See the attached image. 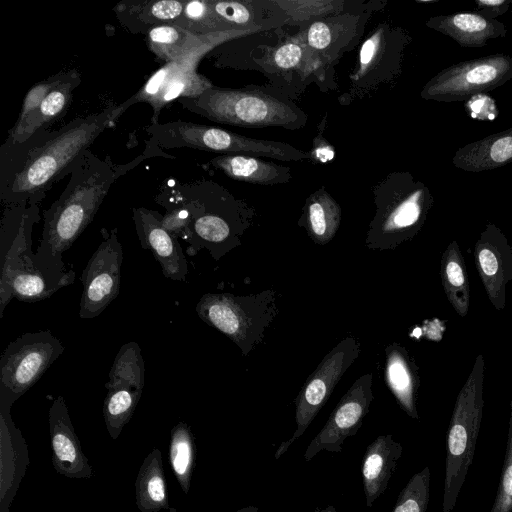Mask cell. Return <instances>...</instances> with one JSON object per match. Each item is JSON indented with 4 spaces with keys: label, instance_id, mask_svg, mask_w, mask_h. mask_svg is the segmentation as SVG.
I'll return each instance as SVG.
<instances>
[{
    "label": "cell",
    "instance_id": "7c38bea8",
    "mask_svg": "<svg viewBox=\"0 0 512 512\" xmlns=\"http://www.w3.org/2000/svg\"><path fill=\"white\" fill-rule=\"evenodd\" d=\"M101 235V243L80 276L83 292L79 316L82 319L99 316L120 292L123 250L117 229L102 228Z\"/></svg>",
    "mask_w": 512,
    "mask_h": 512
},
{
    "label": "cell",
    "instance_id": "6da1fadb",
    "mask_svg": "<svg viewBox=\"0 0 512 512\" xmlns=\"http://www.w3.org/2000/svg\"><path fill=\"white\" fill-rule=\"evenodd\" d=\"M135 103L132 96L121 105L74 119L59 130L41 129L21 144L5 142L1 148L2 205H39L54 184L71 175L94 140Z\"/></svg>",
    "mask_w": 512,
    "mask_h": 512
},
{
    "label": "cell",
    "instance_id": "8d00e7d4",
    "mask_svg": "<svg viewBox=\"0 0 512 512\" xmlns=\"http://www.w3.org/2000/svg\"><path fill=\"white\" fill-rule=\"evenodd\" d=\"M505 458L495 501L490 512H512V399Z\"/></svg>",
    "mask_w": 512,
    "mask_h": 512
},
{
    "label": "cell",
    "instance_id": "1f68e13d",
    "mask_svg": "<svg viewBox=\"0 0 512 512\" xmlns=\"http://www.w3.org/2000/svg\"><path fill=\"white\" fill-rule=\"evenodd\" d=\"M169 457L182 491L188 494L195 466L196 446L191 428L185 422L177 423L171 430Z\"/></svg>",
    "mask_w": 512,
    "mask_h": 512
},
{
    "label": "cell",
    "instance_id": "2e32d148",
    "mask_svg": "<svg viewBox=\"0 0 512 512\" xmlns=\"http://www.w3.org/2000/svg\"><path fill=\"white\" fill-rule=\"evenodd\" d=\"M474 259L488 299L498 311L506 305V285L512 280V248L505 235L488 224L474 246Z\"/></svg>",
    "mask_w": 512,
    "mask_h": 512
},
{
    "label": "cell",
    "instance_id": "d6986e66",
    "mask_svg": "<svg viewBox=\"0 0 512 512\" xmlns=\"http://www.w3.org/2000/svg\"><path fill=\"white\" fill-rule=\"evenodd\" d=\"M161 218L156 211L133 209V220L141 247L152 252L166 278L185 281L188 266L184 252L178 239L164 228Z\"/></svg>",
    "mask_w": 512,
    "mask_h": 512
},
{
    "label": "cell",
    "instance_id": "f1b7e54d",
    "mask_svg": "<svg viewBox=\"0 0 512 512\" xmlns=\"http://www.w3.org/2000/svg\"><path fill=\"white\" fill-rule=\"evenodd\" d=\"M136 505L141 512L163 509L175 512L168 503L162 455L158 448L146 456L135 480Z\"/></svg>",
    "mask_w": 512,
    "mask_h": 512
},
{
    "label": "cell",
    "instance_id": "e0dca14e",
    "mask_svg": "<svg viewBox=\"0 0 512 512\" xmlns=\"http://www.w3.org/2000/svg\"><path fill=\"white\" fill-rule=\"evenodd\" d=\"M504 58H485L464 63L434 78L422 92L425 98L460 97L493 87L510 69Z\"/></svg>",
    "mask_w": 512,
    "mask_h": 512
},
{
    "label": "cell",
    "instance_id": "5b68a950",
    "mask_svg": "<svg viewBox=\"0 0 512 512\" xmlns=\"http://www.w3.org/2000/svg\"><path fill=\"white\" fill-rule=\"evenodd\" d=\"M484 358L479 354L457 395L446 436L442 512H451L472 464L483 411Z\"/></svg>",
    "mask_w": 512,
    "mask_h": 512
},
{
    "label": "cell",
    "instance_id": "44dd1931",
    "mask_svg": "<svg viewBox=\"0 0 512 512\" xmlns=\"http://www.w3.org/2000/svg\"><path fill=\"white\" fill-rule=\"evenodd\" d=\"M212 11L226 30L266 31L287 24L275 0H210Z\"/></svg>",
    "mask_w": 512,
    "mask_h": 512
},
{
    "label": "cell",
    "instance_id": "7a4b0ae2",
    "mask_svg": "<svg viewBox=\"0 0 512 512\" xmlns=\"http://www.w3.org/2000/svg\"><path fill=\"white\" fill-rule=\"evenodd\" d=\"M142 159L116 165L90 149L82 155L59 198L43 213L42 238L33 260L51 283L65 287L74 282L75 272L65 271L62 254L91 223L116 179Z\"/></svg>",
    "mask_w": 512,
    "mask_h": 512
},
{
    "label": "cell",
    "instance_id": "f35d334b",
    "mask_svg": "<svg viewBox=\"0 0 512 512\" xmlns=\"http://www.w3.org/2000/svg\"><path fill=\"white\" fill-rule=\"evenodd\" d=\"M489 159L493 163H503L512 158V136H501L489 145Z\"/></svg>",
    "mask_w": 512,
    "mask_h": 512
},
{
    "label": "cell",
    "instance_id": "836d02e7",
    "mask_svg": "<svg viewBox=\"0 0 512 512\" xmlns=\"http://www.w3.org/2000/svg\"><path fill=\"white\" fill-rule=\"evenodd\" d=\"M305 61L317 63L324 68L323 62L307 46L306 40L297 37L285 41L268 57L269 67L278 71L299 68Z\"/></svg>",
    "mask_w": 512,
    "mask_h": 512
},
{
    "label": "cell",
    "instance_id": "9c48e42d",
    "mask_svg": "<svg viewBox=\"0 0 512 512\" xmlns=\"http://www.w3.org/2000/svg\"><path fill=\"white\" fill-rule=\"evenodd\" d=\"M165 141L171 148L188 147L229 155L268 157L281 161L310 160V153L288 143L254 139L218 127L184 121L170 122Z\"/></svg>",
    "mask_w": 512,
    "mask_h": 512
},
{
    "label": "cell",
    "instance_id": "cb8c5ba5",
    "mask_svg": "<svg viewBox=\"0 0 512 512\" xmlns=\"http://www.w3.org/2000/svg\"><path fill=\"white\" fill-rule=\"evenodd\" d=\"M364 12L352 14L343 13L311 23L306 30L305 40L309 49L323 62L324 59L332 61L339 57L341 50H348V38L357 39V30Z\"/></svg>",
    "mask_w": 512,
    "mask_h": 512
},
{
    "label": "cell",
    "instance_id": "8fae6325",
    "mask_svg": "<svg viewBox=\"0 0 512 512\" xmlns=\"http://www.w3.org/2000/svg\"><path fill=\"white\" fill-rule=\"evenodd\" d=\"M145 383V366L138 343L131 341L119 349L105 384L107 394L103 416L107 431L116 440L130 421L141 398Z\"/></svg>",
    "mask_w": 512,
    "mask_h": 512
},
{
    "label": "cell",
    "instance_id": "ba28073f",
    "mask_svg": "<svg viewBox=\"0 0 512 512\" xmlns=\"http://www.w3.org/2000/svg\"><path fill=\"white\" fill-rule=\"evenodd\" d=\"M64 349L50 330L26 332L10 342L0 358V411H10Z\"/></svg>",
    "mask_w": 512,
    "mask_h": 512
},
{
    "label": "cell",
    "instance_id": "d4e9b609",
    "mask_svg": "<svg viewBox=\"0 0 512 512\" xmlns=\"http://www.w3.org/2000/svg\"><path fill=\"white\" fill-rule=\"evenodd\" d=\"M386 382L401 408L418 419L417 391L420 385L418 367L405 347L392 343L386 349Z\"/></svg>",
    "mask_w": 512,
    "mask_h": 512
},
{
    "label": "cell",
    "instance_id": "7402d4cb",
    "mask_svg": "<svg viewBox=\"0 0 512 512\" xmlns=\"http://www.w3.org/2000/svg\"><path fill=\"white\" fill-rule=\"evenodd\" d=\"M1 493L0 512H9L29 463L27 447L20 431L14 425L10 411H0Z\"/></svg>",
    "mask_w": 512,
    "mask_h": 512
},
{
    "label": "cell",
    "instance_id": "ffe728a7",
    "mask_svg": "<svg viewBox=\"0 0 512 512\" xmlns=\"http://www.w3.org/2000/svg\"><path fill=\"white\" fill-rule=\"evenodd\" d=\"M261 32L257 29L230 30L209 34H197L176 25H161L147 32L149 49L166 63L175 62L202 50L237 38Z\"/></svg>",
    "mask_w": 512,
    "mask_h": 512
},
{
    "label": "cell",
    "instance_id": "ab89813d",
    "mask_svg": "<svg viewBox=\"0 0 512 512\" xmlns=\"http://www.w3.org/2000/svg\"><path fill=\"white\" fill-rule=\"evenodd\" d=\"M309 153L311 157L310 160L322 163L331 161L334 157V149L332 146L326 142L325 139H320L319 137H315L312 151Z\"/></svg>",
    "mask_w": 512,
    "mask_h": 512
},
{
    "label": "cell",
    "instance_id": "b9f144b4",
    "mask_svg": "<svg viewBox=\"0 0 512 512\" xmlns=\"http://www.w3.org/2000/svg\"><path fill=\"white\" fill-rule=\"evenodd\" d=\"M313 512H337V511H336L334 506L329 505V506H327V507H325L323 509H318V510H315Z\"/></svg>",
    "mask_w": 512,
    "mask_h": 512
},
{
    "label": "cell",
    "instance_id": "4dcf8cb0",
    "mask_svg": "<svg viewBox=\"0 0 512 512\" xmlns=\"http://www.w3.org/2000/svg\"><path fill=\"white\" fill-rule=\"evenodd\" d=\"M440 277L449 303L460 317H465L470 305V287L465 260L455 240L442 254Z\"/></svg>",
    "mask_w": 512,
    "mask_h": 512
},
{
    "label": "cell",
    "instance_id": "30bf717a",
    "mask_svg": "<svg viewBox=\"0 0 512 512\" xmlns=\"http://www.w3.org/2000/svg\"><path fill=\"white\" fill-rule=\"evenodd\" d=\"M360 351L358 340L347 337L323 358L295 400L296 430L288 441L280 444L275 453L276 459L280 458L290 445L304 434L320 409L326 404L343 374L357 359Z\"/></svg>",
    "mask_w": 512,
    "mask_h": 512
},
{
    "label": "cell",
    "instance_id": "60d3db41",
    "mask_svg": "<svg viewBox=\"0 0 512 512\" xmlns=\"http://www.w3.org/2000/svg\"><path fill=\"white\" fill-rule=\"evenodd\" d=\"M235 512H258V507L256 506H247L242 509H239Z\"/></svg>",
    "mask_w": 512,
    "mask_h": 512
},
{
    "label": "cell",
    "instance_id": "f546056e",
    "mask_svg": "<svg viewBox=\"0 0 512 512\" xmlns=\"http://www.w3.org/2000/svg\"><path fill=\"white\" fill-rule=\"evenodd\" d=\"M300 220L313 241L324 245L335 236L340 226L341 208L322 187L306 199Z\"/></svg>",
    "mask_w": 512,
    "mask_h": 512
},
{
    "label": "cell",
    "instance_id": "ac0fdd59",
    "mask_svg": "<svg viewBox=\"0 0 512 512\" xmlns=\"http://www.w3.org/2000/svg\"><path fill=\"white\" fill-rule=\"evenodd\" d=\"M48 423L55 471L68 478H91L93 469L83 453L63 396L53 401L48 412Z\"/></svg>",
    "mask_w": 512,
    "mask_h": 512
},
{
    "label": "cell",
    "instance_id": "5bb4252c",
    "mask_svg": "<svg viewBox=\"0 0 512 512\" xmlns=\"http://www.w3.org/2000/svg\"><path fill=\"white\" fill-rule=\"evenodd\" d=\"M372 382V374L367 373L353 383L308 445L304 454L306 461L323 450L340 452L344 441L357 433L374 398Z\"/></svg>",
    "mask_w": 512,
    "mask_h": 512
},
{
    "label": "cell",
    "instance_id": "3957f363",
    "mask_svg": "<svg viewBox=\"0 0 512 512\" xmlns=\"http://www.w3.org/2000/svg\"><path fill=\"white\" fill-rule=\"evenodd\" d=\"M39 221L38 204L4 206L0 231V318L12 298L36 302L63 288L51 283L34 264L32 229Z\"/></svg>",
    "mask_w": 512,
    "mask_h": 512
},
{
    "label": "cell",
    "instance_id": "277c9868",
    "mask_svg": "<svg viewBox=\"0 0 512 512\" xmlns=\"http://www.w3.org/2000/svg\"><path fill=\"white\" fill-rule=\"evenodd\" d=\"M179 102L214 122L245 128L299 129L307 122V115L294 103L260 89L212 86L195 98H181Z\"/></svg>",
    "mask_w": 512,
    "mask_h": 512
},
{
    "label": "cell",
    "instance_id": "83f0119b",
    "mask_svg": "<svg viewBox=\"0 0 512 512\" xmlns=\"http://www.w3.org/2000/svg\"><path fill=\"white\" fill-rule=\"evenodd\" d=\"M81 77L76 71H68L64 79L52 88L43 99L37 113L15 137H8L6 143L21 144L41 129L49 126L63 115L72 100L74 89L80 84Z\"/></svg>",
    "mask_w": 512,
    "mask_h": 512
},
{
    "label": "cell",
    "instance_id": "52a82bcc",
    "mask_svg": "<svg viewBox=\"0 0 512 512\" xmlns=\"http://www.w3.org/2000/svg\"><path fill=\"white\" fill-rule=\"evenodd\" d=\"M195 309L200 319L230 338L244 355L262 340L276 315L272 291L249 296L206 293Z\"/></svg>",
    "mask_w": 512,
    "mask_h": 512
},
{
    "label": "cell",
    "instance_id": "8992f818",
    "mask_svg": "<svg viewBox=\"0 0 512 512\" xmlns=\"http://www.w3.org/2000/svg\"><path fill=\"white\" fill-rule=\"evenodd\" d=\"M406 177L394 173L375 187L376 213L367 234L368 247L395 248L421 229L429 208L428 198L420 188H406Z\"/></svg>",
    "mask_w": 512,
    "mask_h": 512
},
{
    "label": "cell",
    "instance_id": "74e56055",
    "mask_svg": "<svg viewBox=\"0 0 512 512\" xmlns=\"http://www.w3.org/2000/svg\"><path fill=\"white\" fill-rule=\"evenodd\" d=\"M448 32L458 39L481 41L488 37L490 23L483 17L470 13L454 15L447 19Z\"/></svg>",
    "mask_w": 512,
    "mask_h": 512
},
{
    "label": "cell",
    "instance_id": "4fadbf2b",
    "mask_svg": "<svg viewBox=\"0 0 512 512\" xmlns=\"http://www.w3.org/2000/svg\"><path fill=\"white\" fill-rule=\"evenodd\" d=\"M210 50L202 49L182 60L166 63L133 95L136 103L146 102L152 107V124L159 123L160 111L169 102L195 98L213 86L209 79L197 72L198 63Z\"/></svg>",
    "mask_w": 512,
    "mask_h": 512
},
{
    "label": "cell",
    "instance_id": "603a6c76",
    "mask_svg": "<svg viewBox=\"0 0 512 512\" xmlns=\"http://www.w3.org/2000/svg\"><path fill=\"white\" fill-rule=\"evenodd\" d=\"M402 452V445L390 434L378 436L366 448L361 472L367 507H371L387 489Z\"/></svg>",
    "mask_w": 512,
    "mask_h": 512
},
{
    "label": "cell",
    "instance_id": "d6a6232c",
    "mask_svg": "<svg viewBox=\"0 0 512 512\" xmlns=\"http://www.w3.org/2000/svg\"><path fill=\"white\" fill-rule=\"evenodd\" d=\"M287 17V24L310 25L314 21L348 13L351 2L344 0H275Z\"/></svg>",
    "mask_w": 512,
    "mask_h": 512
},
{
    "label": "cell",
    "instance_id": "4316f807",
    "mask_svg": "<svg viewBox=\"0 0 512 512\" xmlns=\"http://www.w3.org/2000/svg\"><path fill=\"white\" fill-rule=\"evenodd\" d=\"M210 163L228 177L251 184L276 185L291 180L289 167L248 155H220Z\"/></svg>",
    "mask_w": 512,
    "mask_h": 512
},
{
    "label": "cell",
    "instance_id": "e575fe53",
    "mask_svg": "<svg viewBox=\"0 0 512 512\" xmlns=\"http://www.w3.org/2000/svg\"><path fill=\"white\" fill-rule=\"evenodd\" d=\"M430 492V469L415 473L401 490L393 512H426Z\"/></svg>",
    "mask_w": 512,
    "mask_h": 512
},
{
    "label": "cell",
    "instance_id": "d590c367",
    "mask_svg": "<svg viewBox=\"0 0 512 512\" xmlns=\"http://www.w3.org/2000/svg\"><path fill=\"white\" fill-rule=\"evenodd\" d=\"M66 72H60L35 84L26 94L18 120L10 131L8 137H15L25 128L37 113L43 99L49 91L58 85L65 77Z\"/></svg>",
    "mask_w": 512,
    "mask_h": 512
},
{
    "label": "cell",
    "instance_id": "9a60e30c",
    "mask_svg": "<svg viewBox=\"0 0 512 512\" xmlns=\"http://www.w3.org/2000/svg\"><path fill=\"white\" fill-rule=\"evenodd\" d=\"M399 35L389 24L379 23L363 42L356 69L349 76L353 98L364 97L396 71Z\"/></svg>",
    "mask_w": 512,
    "mask_h": 512
},
{
    "label": "cell",
    "instance_id": "484cf974",
    "mask_svg": "<svg viewBox=\"0 0 512 512\" xmlns=\"http://www.w3.org/2000/svg\"><path fill=\"white\" fill-rule=\"evenodd\" d=\"M186 1L180 0H136L117 4L114 11L119 21L134 33L148 32L161 25L178 24Z\"/></svg>",
    "mask_w": 512,
    "mask_h": 512
}]
</instances>
